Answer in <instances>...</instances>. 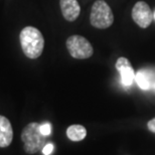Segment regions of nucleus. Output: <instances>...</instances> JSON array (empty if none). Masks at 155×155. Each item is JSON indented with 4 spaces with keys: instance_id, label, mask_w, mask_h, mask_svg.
Instances as JSON below:
<instances>
[{
    "instance_id": "f257e3e1",
    "label": "nucleus",
    "mask_w": 155,
    "mask_h": 155,
    "mask_svg": "<svg viewBox=\"0 0 155 155\" xmlns=\"http://www.w3.org/2000/svg\"><path fill=\"white\" fill-rule=\"evenodd\" d=\"M20 45L23 54L29 58H38L42 54L45 39L38 28L33 26H26L21 30Z\"/></svg>"
},
{
    "instance_id": "f03ea898",
    "label": "nucleus",
    "mask_w": 155,
    "mask_h": 155,
    "mask_svg": "<svg viewBox=\"0 0 155 155\" xmlns=\"http://www.w3.org/2000/svg\"><path fill=\"white\" fill-rule=\"evenodd\" d=\"M21 140L23 142L24 150L28 154H35L42 150L45 146L46 136L40 131V124L29 123L21 133Z\"/></svg>"
},
{
    "instance_id": "7ed1b4c3",
    "label": "nucleus",
    "mask_w": 155,
    "mask_h": 155,
    "mask_svg": "<svg viewBox=\"0 0 155 155\" xmlns=\"http://www.w3.org/2000/svg\"><path fill=\"white\" fill-rule=\"evenodd\" d=\"M90 22L96 28L106 29L114 22L112 9L104 0H97L92 6Z\"/></svg>"
},
{
    "instance_id": "20e7f679",
    "label": "nucleus",
    "mask_w": 155,
    "mask_h": 155,
    "mask_svg": "<svg viewBox=\"0 0 155 155\" xmlns=\"http://www.w3.org/2000/svg\"><path fill=\"white\" fill-rule=\"evenodd\" d=\"M67 48L70 54L78 60H85L91 58L94 49L89 40L81 35H72L67 39Z\"/></svg>"
},
{
    "instance_id": "39448f33",
    "label": "nucleus",
    "mask_w": 155,
    "mask_h": 155,
    "mask_svg": "<svg viewBox=\"0 0 155 155\" xmlns=\"http://www.w3.org/2000/svg\"><path fill=\"white\" fill-rule=\"evenodd\" d=\"M132 18L141 28H147L154 19L153 12L144 1H138L132 9Z\"/></svg>"
},
{
    "instance_id": "423d86ee",
    "label": "nucleus",
    "mask_w": 155,
    "mask_h": 155,
    "mask_svg": "<svg viewBox=\"0 0 155 155\" xmlns=\"http://www.w3.org/2000/svg\"><path fill=\"white\" fill-rule=\"evenodd\" d=\"M116 69L121 76V81L125 87L131 86L135 81L134 70L126 58H119L116 61Z\"/></svg>"
},
{
    "instance_id": "0eeeda50",
    "label": "nucleus",
    "mask_w": 155,
    "mask_h": 155,
    "mask_svg": "<svg viewBox=\"0 0 155 155\" xmlns=\"http://www.w3.org/2000/svg\"><path fill=\"white\" fill-rule=\"evenodd\" d=\"M63 16L68 21H75L80 15L81 7L77 0H60Z\"/></svg>"
},
{
    "instance_id": "6e6552de",
    "label": "nucleus",
    "mask_w": 155,
    "mask_h": 155,
    "mask_svg": "<svg viewBox=\"0 0 155 155\" xmlns=\"http://www.w3.org/2000/svg\"><path fill=\"white\" fill-rule=\"evenodd\" d=\"M13 138V130L9 120L0 115V147H7Z\"/></svg>"
},
{
    "instance_id": "1a4fd4ad",
    "label": "nucleus",
    "mask_w": 155,
    "mask_h": 155,
    "mask_svg": "<svg viewBox=\"0 0 155 155\" xmlns=\"http://www.w3.org/2000/svg\"><path fill=\"white\" fill-rule=\"evenodd\" d=\"M87 130L82 125H72L67 130V136L72 141H81L86 137Z\"/></svg>"
},
{
    "instance_id": "9d476101",
    "label": "nucleus",
    "mask_w": 155,
    "mask_h": 155,
    "mask_svg": "<svg viewBox=\"0 0 155 155\" xmlns=\"http://www.w3.org/2000/svg\"><path fill=\"white\" fill-rule=\"evenodd\" d=\"M135 81L137 85L140 87L142 90H148L150 89L151 86V79L149 76V73L147 71L141 70L137 74H135Z\"/></svg>"
},
{
    "instance_id": "9b49d317",
    "label": "nucleus",
    "mask_w": 155,
    "mask_h": 155,
    "mask_svg": "<svg viewBox=\"0 0 155 155\" xmlns=\"http://www.w3.org/2000/svg\"><path fill=\"white\" fill-rule=\"evenodd\" d=\"M40 131L45 136H48L51 135V125L48 122L43 123V124H40Z\"/></svg>"
},
{
    "instance_id": "f8f14e48",
    "label": "nucleus",
    "mask_w": 155,
    "mask_h": 155,
    "mask_svg": "<svg viewBox=\"0 0 155 155\" xmlns=\"http://www.w3.org/2000/svg\"><path fill=\"white\" fill-rule=\"evenodd\" d=\"M42 153L45 155H49L52 153V151H54V145L51 143H48V144H45V146L42 148Z\"/></svg>"
},
{
    "instance_id": "ddd939ff",
    "label": "nucleus",
    "mask_w": 155,
    "mask_h": 155,
    "mask_svg": "<svg viewBox=\"0 0 155 155\" xmlns=\"http://www.w3.org/2000/svg\"><path fill=\"white\" fill-rule=\"evenodd\" d=\"M147 126H148V129H149L151 132L155 133V118H153L152 120H150L149 122H148Z\"/></svg>"
},
{
    "instance_id": "4468645a",
    "label": "nucleus",
    "mask_w": 155,
    "mask_h": 155,
    "mask_svg": "<svg viewBox=\"0 0 155 155\" xmlns=\"http://www.w3.org/2000/svg\"><path fill=\"white\" fill-rule=\"evenodd\" d=\"M153 15H154V18H155V13H154V14H153Z\"/></svg>"
}]
</instances>
